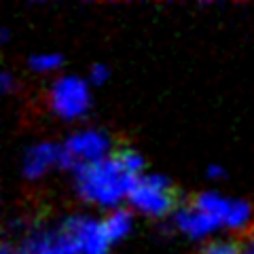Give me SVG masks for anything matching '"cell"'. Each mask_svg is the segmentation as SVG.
Returning <instances> with one entry per match:
<instances>
[{"label": "cell", "mask_w": 254, "mask_h": 254, "mask_svg": "<svg viewBox=\"0 0 254 254\" xmlns=\"http://www.w3.org/2000/svg\"><path fill=\"white\" fill-rule=\"evenodd\" d=\"M76 190L85 201L113 205L121 197H127L136 182V176H131L113 155H108L100 161L85 163L74 170Z\"/></svg>", "instance_id": "cell-1"}, {"label": "cell", "mask_w": 254, "mask_h": 254, "mask_svg": "<svg viewBox=\"0 0 254 254\" xmlns=\"http://www.w3.org/2000/svg\"><path fill=\"white\" fill-rule=\"evenodd\" d=\"M127 199L150 216H165L176 208L178 193L172 187V182L161 174H146V176L136 178Z\"/></svg>", "instance_id": "cell-2"}, {"label": "cell", "mask_w": 254, "mask_h": 254, "mask_svg": "<svg viewBox=\"0 0 254 254\" xmlns=\"http://www.w3.org/2000/svg\"><path fill=\"white\" fill-rule=\"evenodd\" d=\"M106 150H108V138L102 131L95 129L76 131L60 146L58 165L64 170H76L85 163L104 159Z\"/></svg>", "instance_id": "cell-3"}, {"label": "cell", "mask_w": 254, "mask_h": 254, "mask_svg": "<svg viewBox=\"0 0 254 254\" xmlns=\"http://www.w3.org/2000/svg\"><path fill=\"white\" fill-rule=\"evenodd\" d=\"M51 108L62 119H78L89 108V91L83 78L62 76L51 87Z\"/></svg>", "instance_id": "cell-4"}, {"label": "cell", "mask_w": 254, "mask_h": 254, "mask_svg": "<svg viewBox=\"0 0 254 254\" xmlns=\"http://www.w3.org/2000/svg\"><path fill=\"white\" fill-rule=\"evenodd\" d=\"M174 225H176L182 233H187L189 237L199 240V237H205L216 227H220V222L208 216V214H203L201 210H197L193 203H187L174 214Z\"/></svg>", "instance_id": "cell-5"}, {"label": "cell", "mask_w": 254, "mask_h": 254, "mask_svg": "<svg viewBox=\"0 0 254 254\" xmlns=\"http://www.w3.org/2000/svg\"><path fill=\"white\" fill-rule=\"evenodd\" d=\"M60 161V146L51 142H38L30 146L23 155V176L26 178H38Z\"/></svg>", "instance_id": "cell-6"}, {"label": "cell", "mask_w": 254, "mask_h": 254, "mask_svg": "<svg viewBox=\"0 0 254 254\" xmlns=\"http://www.w3.org/2000/svg\"><path fill=\"white\" fill-rule=\"evenodd\" d=\"M81 240H83V254H106L108 246L113 244L106 233L104 222H98L93 218L83 220Z\"/></svg>", "instance_id": "cell-7"}, {"label": "cell", "mask_w": 254, "mask_h": 254, "mask_svg": "<svg viewBox=\"0 0 254 254\" xmlns=\"http://www.w3.org/2000/svg\"><path fill=\"white\" fill-rule=\"evenodd\" d=\"M197 210H201L203 214H208L214 220H218L220 225H225V220L229 216V208H231V199L222 197L214 190H205V193L195 195V199L190 201Z\"/></svg>", "instance_id": "cell-8"}, {"label": "cell", "mask_w": 254, "mask_h": 254, "mask_svg": "<svg viewBox=\"0 0 254 254\" xmlns=\"http://www.w3.org/2000/svg\"><path fill=\"white\" fill-rule=\"evenodd\" d=\"M104 227H106V233L110 237V242L123 240L131 229V214L127 210H123V208H119L104 220Z\"/></svg>", "instance_id": "cell-9"}, {"label": "cell", "mask_w": 254, "mask_h": 254, "mask_svg": "<svg viewBox=\"0 0 254 254\" xmlns=\"http://www.w3.org/2000/svg\"><path fill=\"white\" fill-rule=\"evenodd\" d=\"M250 216H252V205L248 201L231 199V208H229V216L225 225L231 229H244L250 222Z\"/></svg>", "instance_id": "cell-10"}, {"label": "cell", "mask_w": 254, "mask_h": 254, "mask_svg": "<svg viewBox=\"0 0 254 254\" xmlns=\"http://www.w3.org/2000/svg\"><path fill=\"white\" fill-rule=\"evenodd\" d=\"M110 155H113L117 161L136 178H138V174L142 172V168H144V159L140 157V153H136V150L129 148V146H119L115 153H110Z\"/></svg>", "instance_id": "cell-11"}, {"label": "cell", "mask_w": 254, "mask_h": 254, "mask_svg": "<svg viewBox=\"0 0 254 254\" xmlns=\"http://www.w3.org/2000/svg\"><path fill=\"white\" fill-rule=\"evenodd\" d=\"M28 64H30L32 70H36V72H49V70L60 68L62 55H58V53H41V55L30 58Z\"/></svg>", "instance_id": "cell-12"}, {"label": "cell", "mask_w": 254, "mask_h": 254, "mask_svg": "<svg viewBox=\"0 0 254 254\" xmlns=\"http://www.w3.org/2000/svg\"><path fill=\"white\" fill-rule=\"evenodd\" d=\"M108 78V68L102 66V64H95V66L89 70V81L93 85H102Z\"/></svg>", "instance_id": "cell-13"}, {"label": "cell", "mask_w": 254, "mask_h": 254, "mask_svg": "<svg viewBox=\"0 0 254 254\" xmlns=\"http://www.w3.org/2000/svg\"><path fill=\"white\" fill-rule=\"evenodd\" d=\"M208 178H212V180H220V178H225V170L220 168V165H210L208 168Z\"/></svg>", "instance_id": "cell-14"}, {"label": "cell", "mask_w": 254, "mask_h": 254, "mask_svg": "<svg viewBox=\"0 0 254 254\" xmlns=\"http://www.w3.org/2000/svg\"><path fill=\"white\" fill-rule=\"evenodd\" d=\"M11 85H13V78L9 72H2V89L4 91H9L11 89Z\"/></svg>", "instance_id": "cell-15"}, {"label": "cell", "mask_w": 254, "mask_h": 254, "mask_svg": "<svg viewBox=\"0 0 254 254\" xmlns=\"http://www.w3.org/2000/svg\"><path fill=\"white\" fill-rule=\"evenodd\" d=\"M2 254H17V252H13L11 246H9V244H4V246H2Z\"/></svg>", "instance_id": "cell-16"}]
</instances>
